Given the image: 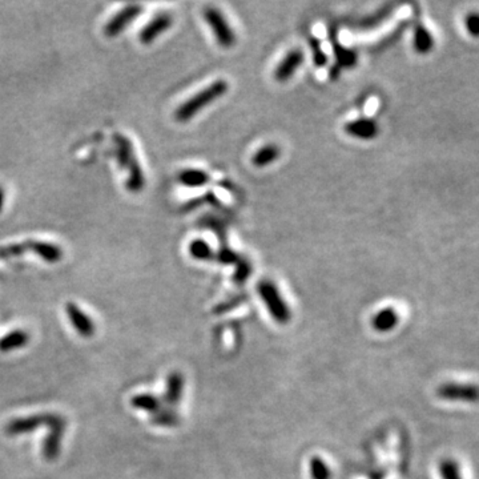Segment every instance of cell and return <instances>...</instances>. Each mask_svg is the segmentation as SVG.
<instances>
[{"label": "cell", "mask_w": 479, "mask_h": 479, "mask_svg": "<svg viewBox=\"0 0 479 479\" xmlns=\"http://www.w3.org/2000/svg\"><path fill=\"white\" fill-rule=\"evenodd\" d=\"M114 144L120 167L127 172L125 187L132 193L141 192L145 187V176L131 140L121 134H114Z\"/></svg>", "instance_id": "1"}, {"label": "cell", "mask_w": 479, "mask_h": 479, "mask_svg": "<svg viewBox=\"0 0 479 479\" xmlns=\"http://www.w3.org/2000/svg\"><path fill=\"white\" fill-rule=\"evenodd\" d=\"M228 92V83L225 80H216L212 84L197 92L186 103L181 104L176 112L174 118L179 123H187L193 119L200 111H203L209 104L215 103Z\"/></svg>", "instance_id": "2"}, {"label": "cell", "mask_w": 479, "mask_h": 479, "mask_svg": "<svg viewBox=\"0 0 479 479\" xmlns=\"http://www.w3.org/2000/svg\"><path fill=\"white\" fill-rule=\"evenodd\" d=\"M257 291L274 321L280 325H287L291 321V309L284 301L281 293L273 282L269 280L260 281L257 285Z\"/></svg>", "instance_id": "3"}, {"label": "cell", "mask_w": 479, "mask_h": 479, "mask_svg": "<svg viewBox=\"0 0 479 479\" xmlns=\"http://www.w3.org/2000/svg\"><path fill=\"white\" fill-rule=\"evenodd\" d=\"M204 17L220 47L232 48L236 44V34L217 8H206Z\"/></svg>", "instance_id": "4"}, {"label": "cell", "mask_w": 479, "mask_h": 479, "mask_svg": "<svg viewBox=\"0 0 479 479\" xmlns=\"http://www.w3.org/2000/svg\"><path fill=\"white\" fill-rule=\"evenodd\" d=\"M55 418H56V414H52V413L36 414V415H30L26 418H17V419H12L11 422L7 424L6 433L11 437H17V435H21V434L33 433L35 430L43 428V426L50 428Z\"/></svg>", "instance_id": "5"}, {"label": "cell", "mask_w": 479, "mask_h": 479, "mask_svg": "<svg viewBox=\"0 0 479 479\" xmlns=\"http://www.w3.org/2000/svg\"><path fill=\"white\" fill-rule=\"evenodd\" d=\"M143 11V6L137 3H131L124 6L116 15L111 17V20L104 27V35L107 37H116L121 34Z\"/></svg>", "instance_id": "6"}, {"label": "cell", "mask_w": 479, "mask_h": 479, "mask_svg": "<svg viewBox=\"0 0 479 479\" xmlns=\"http://www.w3.org/2000/svg\"><path fill=\"white\" fill-rule=\"evenodd\" d=\"M48 428V435L43 442V455L47 461H55L60 454L62 440L66 431V419L62 415L56 414V418Z\"/></svg>", "instance_id": "7"}, {"label": "cell", "mask_w": 479, "mask_h": 479, "mask_svg": "<svg viewBox=\"0 0 479 479\" xmlns=\"http://www.w3.org/2000/svg\"><path fill=\"white\" fill-rule=\"evenodd\" d=\"M438 397L446 401H462V402H478L479 388L476 385H458L446 383L438 389Z\"/></svg>", "instance_id": "8"}, {"label": "cell", "mask_w": 479, "mask_h": 479, "mask_svg": "<svg viewBox=\"0 0 479 479\" xmlns=\"http://www.w3.org/2000/svg\"><path fill=\"white\" fill-rule=\"evenodd\" d=\"M305 60L304 52L298 48L291 50L285 55V57L280 62L273 72L274 79L280 83H285L293 78L296 71L302 66Z\"/></svg>", "instance_id": "9"}, {"label": "cell", "mask_w": 479, "mask_h": 479, "mask_svg": "<svg viewBox=\"0 0 479 479\" xmlns=\"http://www.w3.org/2000/svg\"><path fill=\"white\" fill-rule=\"evenodd\" d=\"M173 24V17L168 12H161L156 17L141 30L140 33V42L145 46L152 44L160 35L164 34L167 30H170Z\"/></svg>", "instance_id": "10"}, {"label": "cell", "mask_w": 479, "mask_h": 479, "mask_svg": "<svg viewBox=\"0 0 479 479\" xmlns=\"http://www.w3.org/2000/svg\"><path fill=\"white\" fill-rule=\"evenodd\" d=\"M345 132L349 136L356 137L359 140H373L379 134V127L376 120L361 118L346 123Z\"/></svg>", "instance_id": "11"}, {"label": "cell", "mask_w": 479, "mask_h": 479, "mask_svg": "<svg viewBox=\"0 0 479 479\" xmlns=\"http://www.w3.org/2000/svg\"><path fill=\"white\" fill-rule=\"evenodd\" d=\"M66 310H67V316H69L71 324L76 329V332L80 336H83V337H92L93 336L95 325H93L89 316H87L86 313L73 302H69L66 307Z\"/></svg>", "instance_id": "12"}, {"label": "cell", "mask_w": 479, "mask_h": 479, "mask_svg": "<svg viewBox=\"0 0 479 479\" xmlns=\"http://www.w3.org/2000/svg\"><path fill=\"white\" fill-rule=\"evenodd\" d=\"M28 245H30V251H33L37 256L50 264L59 262L63 258V251L56 244H52L48 241L34 240V241H28Z\"/></svg>", "instance_id": "13"}, {"label": "cell", "mask_w": 479, "mask_h": 479, "mask_svg": "<svg viewBox=\"0 0 479 479\" xmlns=\"http://www.w3.org/2000/svg\"><path fill=\"white\" fill-rule=\"evenodd\" d=\"M184 392V377L179 372H173L167 379V389L164 393V402L174 406L180 402Z\"/></svg>", "instance_id": "14"}, {"label": "cell", "mask_w": 479, "mask_h": 479, "mask_svg": "<svg viewBox=\"0 0 479 479\" xmlns=\"http://www.w3.org/2000/svg\"><path fill=\"white\" fill-rule=\"evenodd\" d=\"M434 37L428 28L418 23L414 28V36H413V47L419 55H428V52L433 51L434 48Z\"/></svg>", "instance_id": "15"}, {"label": "cell", "mask_w": 479, "mask_h": 479, "mask_svg": "<svg viewBox=\"0 0 479 479\" xmlns=\"http://www.w3.org/2000/svg\"><path fill=\"white\" fill-rule=\"evenodd\" d=\"M399 317L393 308H385L379 310L372 320V325L379 333H388L398 325Z\"/></svg>", "instance_id": "16"}, {"label": "cell", "mask_w": 479, "mask_h": 479, "mask_svg": "<svg viewBox=\"0 0 479 479\" xmlns=\"http://www.w3.org/2000/svg\"><path fill=\"white\" fill-rule=\"evenodd\" d=\"M281 156V150L275 144H266L261 147L256 154L252 156V164L257 168H265L273 164Z\"/></svg>", "instance_id": "17"}, {"label": "cell", "mask_w": 479, "mask_h": 479, "mask_svg": "<svg viewBox=\"0 0 479 479\" xmlns=\"http://www.w3.org/2000/svg\"><path fill=\"white\" fill-rule=\"evenodd\" d=\"M30 341V336L24 330H14L0 338V352L10 353L20 347H24Z\"/></svg>", "instance_id": "18"}, {"label": "cell", "mask_w": 479, "mask_h": 479, "mask_svg": "<svg viewBox=\"0 0 479 479\" xmlns=\"http://www.w3.org/2000/svg\"><path fill=\"white\" fill-rule=\"evenodd\" d=\"M209 174L200 170H186L180 172L177 176V181L188 188H200L209 183Z\"/></svg>", "instance_id": "19"}, {"label": "cell", "mask_w": 479, "mask_h": 479, "mask_svg": "<svg viewBox=\"0 0 479 479\" xmlns=\"http://www.w3.org/2000/svg\"><path fill=\"white\" fill-rule=\"evenodd\" d=\"M132 406L138 410L148 411V413H157L161 409V401L154 394H138L132 398L131 401Z\"/></svg>", "instance_id": "20"}, {"label": "cell", "mask_w": 479, "mask_h": 479, "mask_svg": "<svg viewBox=\"0 0 479 479\" xmlns=\"http://www.w3.org/2000/svg\"><path fill=\"white\" fill-rule=\"evenodd\" d=\"M188 252L190 257L199 261H210L215 258V253L210 248V245L201 239L190 241L188 246Z\"/></svg>", "instance_id": "21"}, {"label": "cell", "mask_w": 479, "mask_h": 479, "mask_svg": "<svg viewBox=\"0 0 479 479\" xmlns=\"http://www.w3.org/2000/svg\"><path fill=\"white\" fill-rule=\"evenodd\" d=\"M394 6L393 4H386L385 7H382L381 10H378L376 14L370 15V17L361 20L359 23V27L363 28V30H370V28H374L377 26H379L382 21H385L388 17H390L392 12H393Z\"/></svg>", "instance_id": "22"}, {"label": "cell", "mask_w": 479, "mask_h": 479, "mask_svg": "<svg viewBox=\"0 0 479 479\" xmlns=\"http://www.w3.org/2000/svg\"><path fill=\"white\" fill-rule=\"evenodd\" d=\"M180 422V418L176 411L171 409H160L157 413L152 415V424L156 426H163V428H174Z\"/></svg>", "instance_id": "23"}, {"label": "cell", "mask_w": 479, "mask_h": 479, "mask_svg": "<svg viewBox=\"0 0 479 479\" xmlns=\"http://www.w3.org/2000/svg\"><path fill=\"white\" fill-rule=\"evenodd\" d=\"M310 476L311 479H330L332 471L321 457H313L310 460Z\"/></svg>", "instance_id": "24"}, {"label": "cell", "mask_w": 479, "mask_h": 479, "mask_svg": "<svg viewBox=\"0 0 479 479\" xmlns=\"http://www.w3.org/2000/svg\"><path fill=\"white\" fill-rule=\"evenodd\" d=\"M27 251H30L28 241L21 242V244L7 245V246L0 248V260H4V258H11V257L21 256V255H23V253H26Z\"/></svg>", "instance_id": "25"}, {"label": "cell", "mask_w": 479, "mask_h": 479, "mask_svg": "<svg viewBox=\"0 0 479 479\" xmlns=\"http://www.w3.org/2000/svg\"><path fill=\"white\" fill-rule=\"evenodd\" d=\"M442 479H462L460 466L451 460H446L440 466Z\"/></svg>", "instance_id": "26"}, {"label": "cell", "mask_w": 479, "mask_h": 479, "mask_svg": "<svg viewBox=\"0 0 479 479\" xmlns=\"http://www.w3.org/2000/svg\"><path fill=\"white\" fill-rule=\"evenodd\" d=\"M334 50H336V56L338 59L340 66H343V67H353L354 66L356 59H357L354 52L346 50V48H343L341 46H337V44H334Z\"/></svg>", "instance_id": "27"}, {"label": "cell", "mask_w": 479, "mask_h": 479, "mask_svg": "<svg viewBox=\"0 0 479 479\" xmlns=\"http://www.w3.org/2000/svg\"><path fill=\"white\" fill-rule=\"evenodd\" d=\"M236 265L237 266H236V271H235V274H233V281L236 284H244L248 280L251 272H252V266H251V264L246 260H239L236 262Z\"/></svg>", "instance_id": "28"}, {"label": "cell", "mask_w": 479, "mask_h": 479, "mask_svg": "<svg viewBox=\"0 0 479 479\" xmlns=\"http://www.w3.org/2000/svg\"><path fill=\"white\" fill-rule=\"evenodd\" d=\"M310 47H311V52H313V60H314L316 67H318V69L325 67L327 64V56H326L324 50L321 48V43L316 39H311Z\"/></svg>", "instance_id": "29"}, {"label": "cell", "mask_w": 479, "mask_h": 479, "mask_svg": "<svg viewBox=\"0 0 479 479\" xmlns=\"http://www.w3.org/2000/svg\"><path fill=\"white\" fill-rule=\"evenodd\" d=\"M464 28L471 37H479V12H471L464 17Z\"/></svg>", "instance_id": "30"}, {"label": "cell", "mask_w": 479, "mask_h": 479, "mask_svg": "<svg viewBox=\"0 0 479 479\" xmlns=\"http://www.w3.org/2000/svg\"><path fill=\"white\" fill-rule=\"evenodd\" d=\"M4 200H6V193H4V189L0 187V212L3 210V206H4Z\"/></svg>", "instance_id": "31"}]
</instances>
